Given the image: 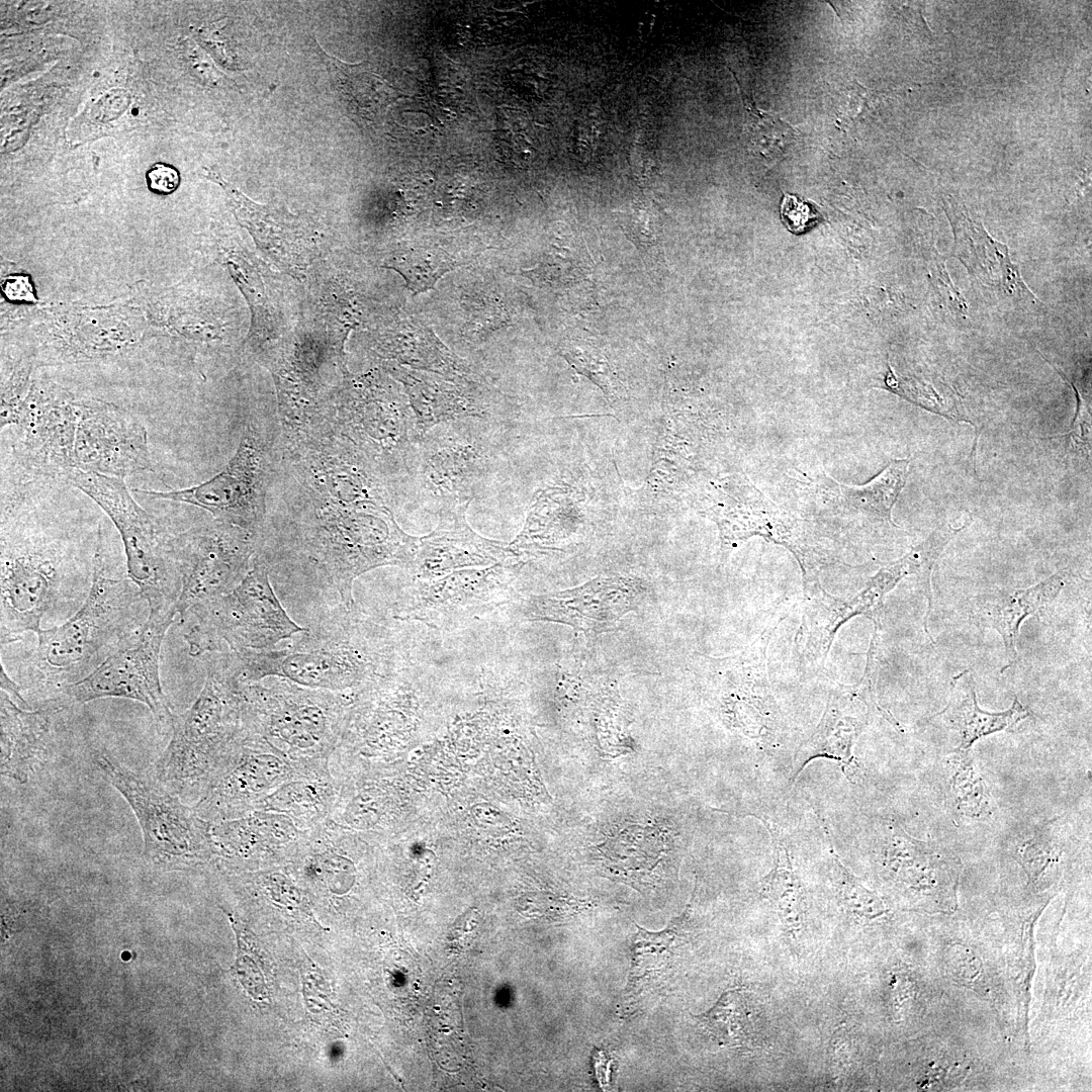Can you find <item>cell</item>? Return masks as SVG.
Returning a JSON list of instances; mask_svg holds the SVG:
<instances>
[{
    "mask_svg": "<svg viewBox=\"0 0 1092 1092\" xmlns=\"http://www.w3.org/2000/svg\"><path fill=\"white\" fill-rule=\"evenodd\" d=\"M372 624L342 610L282 648L230 654L225 666L240 682L276 676L296 685L359 694L396 667L393 649Z\"/></svg>",
    "mask_w": 1092,
    "mask_h": 1092,
    "instance_id": "obj_1",
    "label": "cell"
},
{
    "mask_svg": "<svg viewBox=\"0 0 1092 1092\" xmlns=\"http://www.w3.org/2000/svg\"><path fill=\"white\" fill-rule=\"evenodd\" d=\"M102 541L99 528L83 605L66 623L35 633L37 644L26 668L32 687L63 693L131 643L147 620L142 619L147 603L131 580L105 574Z\"/></svg>",
    "mask_w": 1092,
    "mask_h": 1092,
    "instance_id": "obj_2",
    "label": "cell"
},
{
    "mask_svg": "<svg viewBox=\"0 0 1092 1092\" xmlns=\"http://www.w3.org/2000/svg\"><path fill=\"white\" fill-rule=\"evenodd\" d=\"M298 527L301 548L320 582L342 606L354 607L352 588L361 574L381 566L410 570L420 538L404 532L388 505H311Z\"/></svg>",
    "mask_w": 1092,
    "mask_h": 1092,
    "instance_id": "obj_3",
    "label": "cell"
},
{
    "mask_svg": "<svg viewBox=\"0 0 1092 1092\" xmlns=\"http://www.w3.org/2000/svg\"><path fill=\"white\" fill-rule=\"evenodd\" d=\"M243 729L241 685L224 664L212 665L192 706L174 714L155 779L179 797L194 794L198 799Z\"/></svg>",
    "mask_w": 1092,
    "mask_h": 1092,
    "instance_id": "obj_4",
    "label": "cell"
},
{
    "mask_svg": "<svg viewBox=\"0 0 1092 1092\" xmlns=\"http://www.w3.org/2000/svg\"><path fill=\"white\" fill-rule=\"evenodd\" d=\"M240 684L247 730L264 738L292 762L330 759L355 694L310 689L284 678L270 685Z\"/></svg>",
    "mask_w": 1092,
    "mask_h": 1092,
    "instance_id": "obj_5",
    "label": "cell"
},
{
    "mask_svg": "<svg viewBox=\"0 0 1092 1092\" xmlns=\"http://www.w3.org/2000/svg\"><path fill=\"white\" fill-rule=\"evenodd\" d=\"M191 614L195 622L183 638L192 656L271 649L308 631L288 616L271 585L267 564L256 557L231 592L196 607Z\"/></svg>",
    "mask_w": 1092,
    "mask_h": 1092,
    "instance_id": "obj_6",
    "label": "cell"
},
{
    "mask_svg": "<svg viewBox=\"0 0 1092 1092\" xmlns=\"http://www.w3.org/2000/svg\"><path fill=\"white\" fill-rule=\"evenodd\" d=\"M66 479L93 499L116 527L127 575L145 599L148 615L175 618L180 579L171 536L164 535L132 498L123 478L73 468Z\"/></svg>",
    "mask_w": 1092,
    "mask_h": 1092,
    "instance_id": "obj_7",
    "label": "cell"
},
{
    "mask_svg": "<svg viewBox=\"0 0 1092 1092\" xmlns=\"http://www.w3.org/2000/svg\"><path fill=\"white\" fill-rule=\"evenodd\" d=\"M95 764L127 802L143 836L144 855L165 869L204 864L216 858L211 823L155 778L141 776L105 754Z\"/></svg>",
    "mask_w": 1092,
    "mask_h": 1092,
    "instance_id": "obj_8",
    "label": "cell"
},
{
    "mask_svg": "<svg viewBox=\"0 0 1092 1092\" xmlns=\"http://www.w3.org/2000/svg\"><path fill=\"white\" fill-rule=\"evenodd\" d=\"M331 424L387 488L414 482L421 437L411 404L398 393L369 385L352 389L333 404Z\"/></svg>",
    "mask_w": 1092,
    "mask_h": 1092,
    "instance_id": "obj_9",
    "label": "cell"
},
{
    "mask_svg": "<svg viewBox=\"0 0 1092 1092\" xmlns=\"http://www.w3.org/2000/svg\"><path fill=\"white\" fill-rule=\"evenodd\" d=\"M481 419L449 422L428 431L419 443L415 480L419 499L442 509L471 503L500 460L496 428Z\"/></svg>",
    "mask_w": 1092,
    "mask_h": 1092,
    "instance_id": "obj_10",
    "label": "cell"
},
{
    "mask_svg": "<svg viewBox=\"0 0 1092 1092\" xmlns=\"http://www.w3.org/2000/svg\"><path fill=\"white\" fill-rule=\"evenodd\" d=\"M284 444L311 505H388L385 484L332 425L286 437Z\"/></svg>",
    "mask_w": 1092,
    "mask_h": 1092,
    "instance_id": "obj_11",
    "label": "cell"
},
{
    "mask_svg": "<svg viewBox=\"0 0 1092 1092\" xmlns=\"http://www.w3.org/2000/svg\"><path fill=\"white\" fill-rule=\"evenodd\" d=\"M259 533L213 520L171 536L172 555L180 579L177 614L231 592L247 574Z\"/></svg>",
    "mask_w": 1092,
    "mask_h": 1092,
    "instance_id": "obj_12",
    "label": "cell"
},
{
    "mask_svg": "<svg viewBox=\"0 0 1092 1092\" xmlns=\"http://www.w3.org/2000/svg\"><path fill=\"white\" fill-rule=\"evenodd\" d=\"M65 561L59 546L36 535H1V645L36 633L60 596Z\"/></svg>",
    "mask_w": 1092,
    "mask_h": 1092,
    "instance_id": "obj_13",
    "label": "cell"
},
{
    "mask_svg": "<svg viewBox=\"0 0 1092 1092\" xmlns=\"http://www.w3.org/2000/svg\"><path fill=\"white\" fill-rule=\"evenodd\" d=\"M174 619L148 615L131 643L109 655L62 694L78 704L101 698L136 701L150 709L160 728L171 730L174 713L161 685L160 653Z\"/></svg>",
    "mask_w": 1092,
    "mask_h": 1092,
    "instance_id": "obj_14",
    "label": "cell"
},
{
    "mask_svg": "<svg viewBox=\"0 0 1092 1092\" xmlns=\"http://www.w3.org/2000/svg\"><path fill=\"white\" fill-rule=\"evenodd\" d=\"M269 454L264 438L250 425L226 466L212 478L188 488L135 489L154 498L185 503L209 512L214 520L260 533L266 516Z\"/></svg>",
    "mask_w": 1092,
    "mask_h": 1092,
    "instance_id": "obj_15",
    "label": "cell"
},
{
    "mask_svg": "<svg viewBox=\"0 0 1092 1092\" xmlns=\"http://www.w3.org/2000/svg\"><path fill=\"white\" fill-rule=\"evenodd\" d=\"M526 563L503 562L466 568L432 580H418L406 590L395 618L419 621L439 630L459 627L506 604L513 582Z\"/></svg>",
    "mask_w": 1092,
    "mask_h": 1092,
    "instance_id": "obj_16",
    "label": "cell"
},
{
    "mask_svg": "<svg viewBox=\"0 0 1092 1092\" xmlns=\"http://www.w3.org/2000/svg\"><path fill=\"white\" fill-rule=\"evenodd\" d=\"M293 772L286 755L244 727L193 808L211 824L245 816Z\"/></svg>",
    "mask_w": 1092,
    "mask_h": 1092,
    "instance_id": "obj_17",
    "label": "cell"
},
{
    "mask_svg": "<svg viewBox=\"0 0 1092 1092\" xmlns=\"http://www.w3.org/2000/svg\"><path fill=\"white\" fill-rule=\"evenodd\" d=\"M876 857L886 881L932 910L956 904L960 860L909 835L897 822L881 824Z\"/></svg>",
    "mask_w": 1092,
    "mask_h": 1092,
    "instance_id": "obj_18",
    "label": "cell"
},
{
    "mask_svg": "<svg viewBox=\"0 0 1092 1092\" xmlns=\"http://www.w3.org/2000/svg\"><path fill=\"white\" fill-rule=\"evenodd\" d=\"M646 593L640 578L602 575L572 588L530 596L523 614L529 621L560 623L596 636L614 630L627 613L637 610Z\"/></svg>",
    "mask_w": 1092,
    "mask_h": 1092,
    "instance_id": "obj_19",
    "label": "cell"
},
{
    "mask_svg": "<svg viewBox=\"0 0 1092 1092\" xmlns=\"http://www.w3.org/2000/svg\"><path fill=\"white\" fill-rule=\"evenodd\" d=\"M75 405L76 468L123 479L152 470L147 429L138 419L108 403Z\"/></svg>",
    "mask_w": 1092,
    "mask_h": 1092,
    "instance_id": "obj_20",
    "label": "cell"
},
{
    "mask_svg": "<svg viewBox=\"0 0 1092 1092\" xmlns=\"http://www.w3.org/2000/svg\"><path fill=\"white\" fill-rule=\"evenodd\" d=\"M15 427L18 435L12 450L20 467L31 474L53 478H66L76 468L75 403L30 395Z\"/></svg>",
    "mask_w": 1092,
    "mask_h": 1092,
    "instance_id": "obj_21",
    "label": "cell"
},
{
    "mask_svg": "<svg viewBox=\"0 0 1092 1092\" xmlns=\"http://www.w3.org/2000/svg\"><path fill=\"white\" fill-rule=\"evenodd\" d=\"M469 505L461 503L439 510L436 528L420 537L410 569L415 579L432 580L460 569L521 561L508 544L482 537L471 529L466 519Z\"/></svg>",
    "mask_w": 1092,
    "mask_h": 1092,
    "instance_id": "obj_22",
    "label": "cell"
},
{
    "mask_svg": "<svg viewBox=\"0 0 1092 1092\" xmlns=\"http://www.w3.org/2000/svg\"><path fill=\"white\" fill-rule=\"evenodd\" d=\"M307 830L289 815L265 810L211 825L216 858L231 866L288 863Z\"/></svg>",
    "mask_w": 1092,
    "mask_h": 1092,
    "instance_id": "obj_23",
    "label": "cell"
},
{
    "mask_svg": "<svg viewBox=\"0 0 1092 1092\" xmlns=\"http://www.w3.org/2000/svg\"><path fill=\"white\" fill-rule=\"evenodd\" d=\"M406 387L416 426L422 438L441 424L465 419L502 423V411L491 393L471 381L441 379L398 370Z\"/></svg>",
    "mask_w": 1092,
    "mask_h": 1092,
    "instance_id": "obj_24",
    "label": "cell"
},
{
    "mask_svg": "<svg viewBox=\"0 0 1092 1092\" xmlns=\"http://www.w3.org/2000/svg\"><path fill=\"white\" fill-rule=\"evenodd\" d=\"M944 210L953 231V255L979 283L1007 294L1037 300L1012 262L1005 244L993 239L982 222L971 218L965 206L951 196Z\"/></svg>",
    "mask_w": 1092,
    "mask_h": 1092,
    "instance_id": "obj_25",
    "label": "cell"
},
{
    "mask_svg": "<svg viewBox=\"0 0 1092 1092\" xmlns=\"http://www.w3.org/2000/svg\"><path fill=\"white\" fill-rule=\"evenodd\" d=\"M582 496L568 484L536 491L522 531L508 544L519 560L561 551L573 541L583 523Z\"/></svg>",
    "mask_w": 1092,
    "mask_h": 1092,
    "instance_id": "obj_26",
    "label": "cell"
},
{
    "mask_svg": "<svg viewBox=\"0 0 1092 1092\" xmlns=\"http://www.w3.org/2000/svg\"><path fill=\"white\" fill-rule=\"evenodd\" d=\"M1067 571L1061 570L1024 588H994L974 597L970 619L981 629H994L1002 637L1007 657L1004 671L1016 663V642L1021 623L1053 602L1065 585Z\"/></svg>",
    "mask_w": 1092,
    "mask_h": 1092,
    "instance_id": "obj_27",
    "label": "cell"
},
{
    "mask_svg": "<svg viewBox=\"0 0 1092 1092\" xmlns=\"http://www.w3.org/2000/svg\"><path fill=\"white\" fill-rule=\"evenodd\" d=\"M910 459H894L864 484L848 485L824 474L814 481L818 502L829 509L860 515L868 520L898 527L892 520V510L905 486Z\"/></svg>",
    "mask_w": 1092,
    "mask_h": 1092,
    "instance_id": "obj_28",
    "label": "cell"
},
{
    "mask_svg": "<svg viewBox=\"0 0 1092 1092\" xmlns=\"http://www.w3.org/2000/svg\"><path fill=\"white\" fill-rule=\"evenodd\" d=\"M293 765L290 779L263 799L257 810L289 815L310 828L330 818L339 785L329 760L298 761Z\"/></svg>",
    "mask_w": 1092,
    "mask_h": 1092,
    "instance_id": "obj_29",
    "label": "cell"
},
{
    "mask_svg": "<svg viewBox=\"0 0 1092 1092\" xmlns=\"http://www.w3.org/2000/svg\"><path fill=\"white\" fill-rule=\"evenodd\" d=\"M24 707L1 691L0 769L2 777L18 784L28 781L44 752L52 726L49 711H30Z\"/></svg>",
    "mask_w": 1092,
    "mask_h": 1092,
    "instance_id": "obj_30",
    "label": "cell"
},
{
    "mask_svg": "<svg viewBox=\"0 0 1092 1092\" xmlns=\"http://www.w3.org/2000/svg\"><path fill=\"white\" fill-rule=\"evenodd\" d=\"M748 815L764 825L772 845V868L760 880V896L775 908L785 931L795 937L802 932L806 923L807 898L789 844L782 830L767 816L756 813Z\"/></svg>",
    "mask_w": 1092,
    "mask_h": 1092,
    "instance_id": "obj_31",
    "label": "cell"
},
{
    "mask_svg": "<svg viewBox=\"0 0 1092 1092\" xmlns=\"http://www.w3.org/2000/svg\"><path fill=\"white\" fill-rule=\"evenodd\" d=\"M936 715L943 716L959 733L960 742L956 749L970 751L977 740L1016 725L1029 716V711L1016 697L1005 711L981 709L974 677L971 670L966 669L952 677L948 704Z\"/></svg>",
    "mask_w": 1092,
    "mask_h": 1092,
    "instance_id": "obj_32",
    "label": "cell"
},
{
    "mask_svg": "<svg viewBox=\"0 0 1092 1092\" xmlns=\"http://www.w3.org/2000/svg\"><path fill=\"white\" fill-rule=\"evenodd\" d=\"M852 720L843 716L827 718L820 730L800 747L794 759L790 789L811 761L823 757L836 761L850 783H860L861 771L853 753L860 724Z\"/></svg>",
    "mask_w": 1092,
    "mask_h": 1092,
    "instance_id": "obj_33",
    "label": "cell"
},
{
    "mask_svg": "<svg viewBox=\"0 0 1092 1092\" xmlns=\"http://www.w3.org/2000/svg\"><path fill=\"white\" fill-rule=\"evenodd\" d=\"M972 521L973 520L961 528H953L950 525L937 527L924 541L913 547L904 557L882 568L874 578L876 589L885 592V589H891L896 582L906 575H918L920 589L923 592L928 603V610L924 620L927 634H929L927 629V619L932 607V594L930 587V575L932 569L948 542ZM928 636L930 640H932L930 634Z\"/></svg>",
    "mask_w": 1092,
    "mask_h": 1092,
    "instance_id": "obj_34",
    "label": "cell"
},
{
    "mask_svg": "<svg viewBox=\"0 0 1092 1092\" xmlns=\"http://www.w3.org/2000/svg\"><path fill=\"white\" fill-rule=\"evenodd\" d=\"M749 1007L745 990L730 989L721 994L712 1008L697 1015V1019L717 1044L753 1049L759 1039Z\"/></svg>",
    "mask_w": 1092,
    "mask_h": 1092,
    "instance_id": "obj_35",
    "label": "cell"
},
{
    "mask_svg": "<svg viewBox=\"0 0 1092 1092\" xmlns=\"http://www.w3.org/2000/svg\"><path fill=\"white\" fill-rule=\"evenodd\" d=\"M224 910V909H222ZM237 936V960L233 973L247 993L257 1001L271 999L273 976L254 933L233 913L226 912Z\"/></svg>",
    "mask_w": 1092,
    "mask_h": 1092,
    "instance_id": "obj_36",
    "label": "cell"
},
{
    "mask_svg": "<svg viewBox=\"0 0 1092 1092\" xmlns=\"http://www.w3.org/2000/svg\"><path fill=\"white\" fill-rule=\"evenodd\" d=\"M948 764L950 793L957 813L970 818L990 816L993 811L992 798L969 751L954 749Z\"/></svg>",
    "mask_w": 1092,
    "mask_h": 1092,
    "instance_id": "obj_37",
    "label": "cell"
},
{
    "mask_svg": "<svg viewBox=\"0 0 1092 1092\" xmlns=\"http://www.w3.org/2000/svg\"><path fill=\"white\" fill-rule=\"evenodd\" d=\"M829 845V873L841 909L853 919L870 921L884 916L888 908L873 891L866 888L841 862L826 832Z\"/></svg>",
    "mask_w": 1092,
    "mask_h": 1092,
    "instance_id": "obj_38",
    "label": "cell"
},
{
    "mask_svg": "<svg viewBox=\"0 0 1092 1092\" xmlns=\"http://www.w3.org/2000/svg\"><path fill=\"white\" fill-rule=\"evenodd\" d=\"M746 132L749 145L762 159H779L785 155L796 138V130L780 117L747 107Z\"/></svg>",
    "mask_w": 1092,
    "mask_h": 1092,
    "instance_id": "obj_39",
    "label": "cell"
},
{
    "mask_svg": "<svg viewBox=\"0 0 1092 1092\" xmlns=\"http://www.w3.org/2000/svg\"><path fill=\"white\" fill-rule=\"evenodd\" d=\"M691 906L687 907L684 914L677 919L673 920L672 926L666 928L661 932H649L641 927H637L638 933L636 935L634 956H633V974L638 973V977L645 973L657 970L661 968L672 957L673 950L678 943L675 938L680 937L676 935L678 931L682 929L684 923L688 920L690 915Z\"/></svg>",
    "mask_w": 1092,
    "mask_h": 1092,
    "instance_id": "obj_40",
    "label": "cell"
},
{
    "mask_svg": "<svg viewBox=\"0 0 1092 1092\" xmlns=\"http://www.w3.org/2000/svg\"><path fill=\"white\" fill-rule=\"evenodd\" d=\"M1017 855L1030 881L1035 882L1039 875L1059 858L1060 851L1045 833H1037L1022 844Z\"/></svg>",
    "mask_w": 1092,
    "mask_h": 1092,
    "instance_id": "obj_41",
    "label": "cell"
},
{
    "mask_svg": "<svg viewBox=\"0 0 1092 1092\" xmlns=\"http://www.w3.org/2000/svg\"><path fill=\"white\" fill-rule=\"evenodd\" d=\"M1051 364V363H1050ZM1052 365V364H1051ZM1058 373L1063 379L1074 389L1077 397V411L1069 431L1059 436H1065L1069 438L1071 447L1077 451L1090 452L1091 447V408L1090 403L1084 398L1076 384L1071 381L1065 373L1059 370L1056 366Z\"/></svg>",
    "mask_w": 1092,
    "mask_h": 1092,
    "instance_id": "obj_42",
    "label": "cell"
},
{
    "mask_svg": "<svg viewBox=\"0 0 1092 1092\" xmlns=\"http://www.w3.org/2000/svg\"><path fill=\"white\" fill-rule=\"evenodd\" d=\"M780 212L785 226L797 235L813 228L821 218L818 209L812 203L788 193L784 194Z\"/></svg>",
    "mask_w": 1092,
    "mask_h": 1092,
    "instance_id": "obj_43",
    "label": "cell"
},
{
    "mask_svg": "<svg viewBox=\"0 0 1092 1092\" xmlns=\"http://www.w3.org/2000/svg\"><path fill=\"white\" fill-rule=\"evenodd\" d=\"M149 189L160 195L174 192L180 184L178 171L166 164H156L147 172Z\"/></svg>",
    "mask_w": 1092,
    "mask_h": 1092,
    "instance_id": "obj_44",
    "label": "cell"
},
{
    "mask_svg": "<svg viewBox=\"0 0 1092 1092\" xmlns=\"http://www.w3.org/2000/svg\"><path fill=\"white\" fill-rule=\"evenodd\" d=\"M849 1040L844 1027L836 1029L829 1046L830 1070L834 1077L845 1070L849 1060Z\"/></svg>",
    "mask_w": 1092,
    "mask_h": 1092,
    "instance_id": "obj_45",
    "label": "cell"
},
{
    "mask_svg": "<svg viewBox=\"0 0 1092 1092\" xmlns=\"http://www.w3.org/2000/svg\"><path fill=\"white\" fill-rule=\"evenodd\" d=\"M2 290L11 301H34L31 283L27 276L11 275L4 279Z\"/></svg>",
    "mask_w": 1092,
    "mask_h": 1092,
    "instance_id": "obj_46",
    "label": "cell"
},
{
    "mask_svg": "<svg viewBox=\"0 0 1092 1092\" xmlns=\"http://www.w3.org/2000/svg\"><path fill=\"white\" fill-rule=\"evenodd\" d=\"M604 1056L605 1055L603 1054V1052H601V1051L598 1052V1055H597L596 1061H595L596 1062L597 1076H598V1079H599V1081L601 1083V1086H604V1083L607 1084V1082H608V1073H609L608 1064L605 1067L603 1066Z\"/></svg>",
    "mask_w": 1092,
    "mask_h": 1092,
    "instance_id": "obj_47",
    "label": "cell"
}]
</instances>
